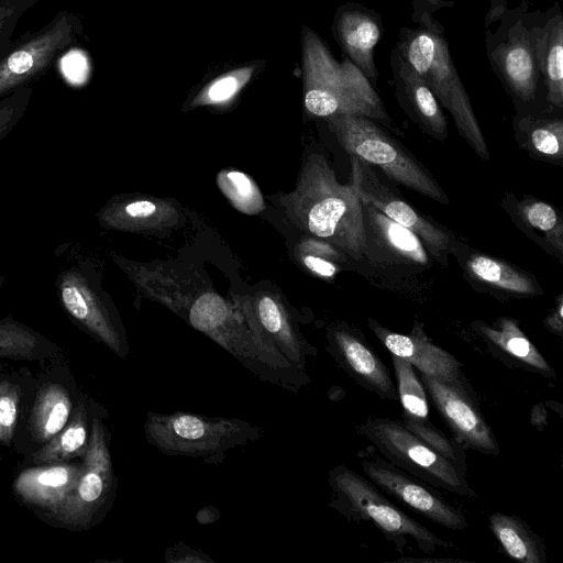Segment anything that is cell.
<instances>
[{"mask_svg": "<svg viewBox=\"0 0 563 563\" xmlns=\"http://www.w3.org/2000/svg\"><path fill=\"white\" fill-rule=\"evenodd\" d=\"M404 426L437 453L454 463L462 471L467 473V461L465 449L452 437L446 435L430 419L419 420L410 417H401Z\"/></svg>", "mask_w": 563, "mask_h": 563, "instance_id": "cell-38", "label": "cell"}, {"mask_svg": "<svg viewBox=\"0 0 563 563\" xmlns=\"http://www.w3.org/2000/svg\"><path fill=\"white\" fill-rule=\"evenodd\" d=\"M358 430L385 460L417 479L455 495L476 496L467 473L437 453L400 420L369 417Z\"/></svg>", "mask_w": 563, "mask_h": 563, "instance_id": "cell-11", "label": "cell"}, {"mask_svg": "<svg viewBox=\"0 0 563 563\" xmlns=\"http://www.w3.org/2000/svg\"><path fill=\"white\" fill-rule=\"evenodd\" d=\"M512 222L544 252L563 262V216L552 205L532 196L507 194L501 200Z\"/></svg>", "mask_w": 563, "mask_h": 563, "instance_id": "cell-28", "label": "cell"}, {"mask_svg": "<svg viewBox=\"0 0 563 563\" xmlns=\"http://www.w3.org/2000/svg\"><path fill=\"white\" fill-rule=\"evenodd\" d=\"M27 11V9H21L0 23V58L7 53L8 48L10 47L11 42L13 40L12 35L18 25V22Z\"/></svg>", "mask_w": 563, "mask_h": 563, "instance_id": "cell-40", "label": "cell"}, {"mask_svg": "<svg viewBox=\"0 0 563 563\" xmlns=\"http://www.w3.org/2000/svg\"><path fill=\"white\" fill-rule=\"evenodd\" d=\"M84 36L78 14L59 10L42 27L12 40L0 58V99L14 90L40 80Z\"/></svg>", "mask_w": 563, "mask_h": 563, "instance_id": "cell-12", "label": "cell"}, {"mask_svg": "<svg viewBox=\"0 0 563 563\" xmlns=\"http://www.w3.org/2000/svg\"><path fill=\"white\" fill-rule=\"evenodd\" d=\"M218 185L232 206L246 214H257L264 209L258 187L246 174L239 170H222Z\"/></svg>", "mask_w": 563, "mask_h": 563, "instance_id": "cell-37", "label": "cell"}, {"mask_svg": "<svg viewBox=\"0 0 563 563\" xmlns=\"http://www.w3.org/2000/svg\"><path fill=\"white\" fill-rule=\"evenodd\" d=\"M41 0H0V23L21 9H32Z\"/></svg>", "mask_w": 563, "mask_h": 563, "instance_id": "cell-43", "label": "cell"}, {"mask_svg": "<svg viewBox=\"0 0 563 563\" xmlns=\"http://www.w3.org/2000/svg\"><path fill=\"white\" fill-rule=\"evenodd\" d=\"M33 89L21 87L0 99V141L5 139L26 113Z\"/></svg>", "mask_w": 563, "mask_h": 563, "instance_id": "cell-39", "label": "cell"}, {"mask_svg": "<svg viewBox=\"0 0 563 563\" xmlns=\"http://www.w3.org/2000/svg\"><path fill=\"white\" fill-rule=\"evenodd\" d=\"M63 356L41 364L32 406L13 443V449L25 459L62 431L80 397L81 391Z\"/></svg>", "mask_w": 563, "mask_h": 563, "instance_id": "cell-13", "label": "cell"}, {"mask_svg": "<svg viewBox=\"0 0 563 563\" xmlns=\"http://www.w3.org/2000/svg\"><path fill=\"white\" fill-rule=\"evenodd\" d=\"M485 21L497 24L485 22V48L493 71L517 107L534 104L543 86L527 2L510 9L506 0H490Z\"/></svg>", "mask_w": 563, "mask_h": 563, "instance_id": "cell-5", "label": "cell"}, {"mask_svg": "<svg viewBox=\"0 0 563 563\" xmlns=\"http://www.w3.org/2000/svg\"><path fill=\"white\" fill-rule=\"evenodd\" d=\"M258 64L241 66L209 81L191 100V107L221 106L230 102L251 80Z\"/></svg>", "mask_w": 563, "mask_h": 563, "instance_id": "cell-35", "label": "cell"}, {"mask_svg": "<svg viewBox=\"0 0 563 563\" xmlns=\"http://www.w3.org/2000/svg\"><path fill=\"white\" fill-rule=\"evenodd\" d=\"M389 63L395 96L402 111L423 133L444 141L449 134L448 120L432 90L395 47Z\"/></svg>", "mask_w": 563, "mask_h": 563, "instance_id": "cell-21", "label": "cell"}, {"mask_svg": "<svg viewBox=\"0 0 563 563\" xmlns=\"http://www.w3.org/2000/svg\"><path fill=\"white\" fill-rule=\"evenodd\" d=\"M472 328L485 343L487 351L508 368L522 369L548 378H555V371L510 317H500L493 323L476 320Z\"/></svg>", "mask_w": 563, "mask_h": 563, "instance_id": "cell-25", "label": "cell"}, {"mask_svg": "<svg viewBox=\"0 0 563 563\" xmlns=\"http://www.w3.org/2000/svg\"><path fill=\"white\" fill-rule=\"evenodd\" d=\"M37 377L27 367L0 362V445L13 449L35 395Z\"/></svg>", "mask_w": 563, "mask_h": 563, "instance_id": "cell-29", "label": "cell"}, {"mask_svg": "<svg viewBox=\"0 0 563 563\" xmlns=\"http://www.w3.org/2000/svg\"><path fill=\"white\" fill-rule=\"evenodd\" d=\"M107 411L99 404L92 421L88 450L77 485L55 510L44 514L70 530H88L100 523L110 511L115 493L117 476L110 453V432L104 423Z\"/></svg>", "mask_w": 563, "mask_h": 563, "instance_id": "cell-9", "label": "cell"}, {"mask_svg": "<svg viewBox=\"0 0 563 563\" xmlns=\"http://www.w3.org/2000/svg\"><path fill=\"white\" fill-rule=\"evenodd\" d=\"M419 377L428 400L455 441L465 450L499 455L500 448L494 430L481 410L475 391L464 374L455 379H442L423 373H419Z\"/></svg>", "mask_w": 563, "mask_h": 563, "instance_id": "cell-14", "label": "cell"}, {"mask_svg": "<svg viewBox=\"0 0 563 563\" xmlns=\"http://www.w3.org/2000/svg\"><path fill=\"white\" fill-rule=\"evenodd\" d=\"M95 263L79 260L63 266L54 286L62 310L68 319L95 341L102 343L121 358L129 344L120 316L100 286Z\"/></svg>", "mask_w": 563, "mask_h": 563, "instance_id": "cell-10", "label": "cell"}, {"mask_svg": "<svg viewBox=\"0 0 563 563\" xmlns=\"http://www.w3.org/2000/svg\"><path fill=\"white\" fill-rule=\"evenodd\" d=\"M416 24V27L399 30L395 48L423 78L474 153L489 161L484 133L453 63L443 25L428 13H423Z\"/></svg>", "mask_w": 563, "mask_h": 563, "instance_id": "cell-3", "label": "cell"}, {"mask_svg": "<svg viewBox=\"0 0 563 563\" xmlns=\"http://www.w3.org/2000/svg\"><path fill=\"white\" fill-rule=\"evenodd\" d=\"M144 434L147 442L164 454L217 464L234 449L258 440L263 429L236 418L148 411Z\"/></svg>", "mask_w": 563, "mask_h": 563, "instance_id": "cell-6", "label": "cell"}, {"mask_svg": "<svg viewBox=\"0 0 563 563\" xmlns=\"http://www.w3.org/2000/svg\"><path fill=\"white\" fill-rule=\"evenodd\" d=\"M332 34L344 58L354 64L376 88L378 71L374 52L383 35L380 15L360 3H344L334 14Z\"/></svg>", "mask_w": 563, "mask_h": 563, "instance_id": "cell-19", "label": "cell"}, {"mask_svg": "<svg viewBox=\"0 0 563 563\" xmlns=\"http://www.w3.org/2000/svg\"><path fill=\"white\" fill-rule=\"evenodd\" d=\"M367 325L390 354L409 362L417 372L442 379L463 375L461 362L431 342L421 322L415 321L407 334L393 331L373 318L367 319Z\"/></svg>", "mask_w": 563, "mask_h": 563, "instance_id": "cell-20", "label": "cell"}, {"mask_svg": "<svg viewBox=\"0 0 563 563\" xmlns=\"http://www.w3.org/2000/svg\"><path fill=\"white\" fill-rule=\"evenodd\" d=\"M365 236L364 258L378 265L426 268L432 257L421 240L371 203L361 199Z\"/></svg>", "mask_w": 563, "mask_h": 563, "instance_id": "cell-18", "label": "cell"}, {"mask_svg": "<svg viewBox=\"0 0 563 563\" xmlns=\"http://www.w3.org/2000/svg\"><path fill=\"white\" fill-rule=\"evenodd\" d=\"M544 327L553 334L562 336L563 334V294H560L554 307L543 320Z\"/></svg>", "mask_w": 563, "mask_h": 563, "instance_id": "cell-42", "label": "cell"}, {"mask_svg": "<svg viewBox=\"0 0 563 563\" xmlns=\"http://www.w3.org/2000/svg\"><path fill=\"white\" fill-rule=\"evenodd\" d=\"M81 470L82 460L34 465L19 473L12 488L24 504L48 514L73 493Z\"/></svg>", "mask_w": 563, "mask_h": 563, "instance_id": "cell-26", "label": "cell"}, {"mask_svg": "<svg viewBox=\"0 0 563 563\" xmlns=\"http://www.w3.org/2000/svg\"><path fill=\"white\" fill-rule=\"evenodd\" d=\"M5 282H7V276L0 275V289H2L4 287Z\"/></svg>", "mask_w": 563, "mask_h": 563, "instance_id": "cell-45", "label": "cell"}, {"mask_svg": "<svg viewBox=\"0 0 563 563\" xmlns=\"http://www.w3.org/2000/svg\"><path fill=\"white\" fill-rule=\"evenodd\" d=\"M530 422L540 429L547 424L548 413L542 404H538L532 408Z\"/></svg>", "mask_w": 563, "mask_h": 563, "instance_id": "cell-44", "label": "cell"}, {"mask_svg": "<svg viewBox=\"0 0 563 563\" xmlns=\"http://www.w3.org/2000/svg\"><path fill=\"white\" fill-rule=\"evenodd\" d=\"M532 32L547 103L563 108V14L558 3L532 13Z\"/></svg>", "mask_w": 563, "mask_h": 563, "instance_id": "cell-27", "label": "cell"}, {"mask_svg": "<svg viewBox=\"0 0 563 563\" xmlns=\"http://www.w3.org/2000/svg\"><path fill=\"white\" fill-rule=\"evenodd\" d=\"M98 405L91 397L81 393L62 431L26 460L33 465L82 460L88 450L92 416Z\"/></svg>", "mask_w": 563, "mask_h": 563, "instance_id": "cell-30", "label": "cell"}, {"mask_svg": "<svg viewBox=\"0 0 563 563\" xmlns=\"http://www.w3.org/2000/svg\"><path fill=\"white\" fill-rule=\"evenodd\" d=\"M179 208L169 200L132 195L112 196L98 211L101 228L121 232H161L181 220Z\"/></svg>", "mask_w": 563, "mask_h": 563, "instance_id": "cell-22", "label": "cell"}, {"mask_svg": "<svg viewBox=\"0 0 563 563\" xmlns=\"http://www.w3.org/2000/svg\"><path fill=\"white\" fill-rule=\"evenodd\" d=\"M183 318L196 330L232 354L258 379L298 391L310 384L261 333L253 319L249 296L224 299L211 290L187 299Z\"/></svg>", "mask_w": 563, "mask_h": 563, "instance_id": "cell-2", "label": "cell"}, {"mask_svg": "<svg viewBox=\"0 0 563 563\" xmlns=\"http://www.w3.org/2000/svg\"><path fill=\"white\" fill-rule=\"evenodd\" d=\"M329 484L333 493L332 508L349 521L371 522L400 553L409 540L427 554L434 553L438 548L451 547L400 509L368 478L347 466H334L329 472Z\"/></svg>", "mask_w": 563, "mask_h": 563, "instance_id": "cell-8", "label": "cell"}, {"mask_svg": "<svg viewBox=\"0 0 563 563\" xmlns=\"http://www.w3.org/2000/svg\"><path fill=\"white\" fill-rule=\"evenodd\" d=\"M341 147L390 180L442 205L450 199L431 172L378 122L360 115L324 118Z\"/></svg>", "mask_w": 563, "mask_h": 563, "instance_id": "cell-7", "label": "cell"}, {"mask_svg": "<svg viewBox=\"0 0 563 563\" xmlns=\"http://www.w3.org/2000/svg\"><path fill=\"white\" fill-rule=\"evenodd\" d=\"M515 140L534 159L561 165L563 162V119L543 113H517Z\"/></svg>", "mask_w": 563, "mask_h": 563, "instance_id": "cell-31", "label": "cell"}, {"mask_svg": "<svg viewBox=\"0 0 563 563\" xmlns=\"http://www.w3.org/2000/svg\"><path fill=\"white\" fill-rule=\"evenodd\" d=\"M350 161L351 183L360 198L415 233L432 260L448 266L449 255L457 243L452 232L418 212L383 181L373 166L355 156H350Z\"/></svg>", "mask_w": 563, "mask_h": 563, "instance_id": "cell-15", "label": "cell"}, {"mask_svg": "<svg viewBox=\"0 0 563 563\" xmlns=\"http://www.w3.org/2000/svg\"><path fill=\"white\" fill-rule=\"evenodd\" d=\"M327 341L329 354L354 383L383 400L398 401L389 368L360 329L335 323L328 329Z\"/></svg>", "mask_w": 563, "mask_h": 563, "instance_id": "cell-17", "label": "cell"}, {"mask_svg": "<svg viewBox=\"0 0 563 563\" xmlns=\"http://www.w3.org/2000/svg\"><path fill=\"white\" fill-rule=\"evenodd\" d=\"M280 202L290 221L309 236L331 243L351 260H364L361 198L352 183L338 181L322 154L306 157L294 190Z\"/></svg>", "mask_w": 563, "mask_h": 563, "instance_id": "cell-1", "label": "cell"}, {"mask_svg": "<svg viewBox=\"0 0 563 563\" xmlns=\"http://www.w3.org/2000/svg\"><path fill=\"white\" fill-rule=\"evenodd\" d=\"M398 401L401 405V417L428 420L429 401L426 388L416 368L401 357L391 354Z\"/></svg>", "mask_w": 563, "mask_h": 563, "instance_id": "cell-34", "label": "cell"}, {"mask_svg": "<svg viewBox=\"0 0 563 563\" xmlns=\"http://www.w3.org/2000/svg\"><path fill=\"white\" fill-rule=\"evenodd\" d=\"M252 314L261 333L298 371L306 372L307 362L317 355L300 332L283 300L271 291L250 297Z\"/></svg>", "mask_w": 563, "mask_h": 563, "instance_id": "cell-23", "label": "cell"}, {"mask_svg": "<svg viewBox=\"0 0 563 563\" xmlns=\"http://www.w3.org/2000/svg\"><path fill=\"white\" fill-rule=\"evenodd\" d=\"M361 466L386 496L395 498L426 519L453 531H464L468 521L462 510L431 489V486L404 472L385 459L362 454Z\"/></svg>", "mask_w": 563, "mask_h": 563, "instance_id": "cell-16", "label": "cell"}, {"mask_svg": "<svg viewBox=\"0 0 563 563\" xmlns=\"http://www.w3.org/2000/svg\"><path fill=\"white\" fill-rule=\"evenodd\" d=\"M298 253L303 266L321 278L335 277L351 260L336 246L312 236L302 241Z\"/></svg>", "mask_w": 563, "mask_h": 563, "instance_id": "cell-36", "label": "cell"}, {"mask_svg": "<svg viewBox=\"0 0 563 563\" xmlns=\"http://www.w3.org/2000/svg\"><path fill=\"white\" fill-rule=\"evenodd\" d=\"M463 272L474 288L499 299L529 298L543 294L537 277L528 271L476 250L463 251Z\"/></svg>", "mask_w": 563, "mask_h": 563, "instance_id": "cell-24", "label": "cell"}, {"mask_svg": "<svg viewBox=\"0 0 563 563\" xmlns=\"http://www.w3.org/2000/svg\"><path fill=\"white\" fill-rule=\"evenodd\" d=\"M62 347L12 316L0 319V358L40 364L62 355Z\"/></svg>", "mask_w": 563, "mask_h": 563, "instance_id": "cell-32", "label": "cell"}, {"mask_svg": "<svg viewBox=\"0 0 563 563\" xmlns=\"http://www.w3.org/2000/svg\"><path fill=\"white\" fill-rule=\"evenodd\" d=\"M454 5L453 0H412V21L417 23L423 13L433 15L439 10L451 9Z\"/></svg>", "mask_w": 563, "mask_h": 563, "instance_id": "cell-41", "label": "cell"}, {"mask_svg": "<svg viewBox=\"0 0 563 563\" xmlns=\"http://www.w3.org/2000/svg\"><path fill=\"white\" fill-rule=\"evenodd\" d=\"M301 67L303 104L310 115H360L390 125L391 118L368 79L349 59L336 60L308 26L302 27Z\"/></svg>", "mask_w": 563, "mask_h": 563, "instance_id": "cell-4", "label": "cell"}, {"mask_svg": "<svg viewBox=\"0 0 563 563\" xmlns=\"http://www.w3.org/2000/svg\"><path fill=\"white\" fill-rule=\"evenodd\" d=\"M488 527L504 553L523 563H544L543 540L520 517L495 511L488 516Z\"/></svg>", "mask_w": 563, "mask_h": 563, "instance_id": "cell-33", "label": "cell"}]
</instances>
